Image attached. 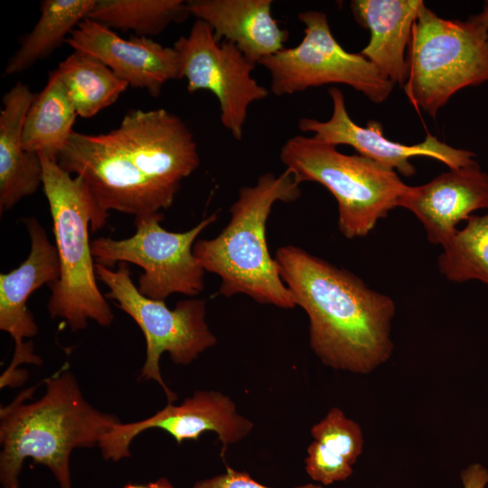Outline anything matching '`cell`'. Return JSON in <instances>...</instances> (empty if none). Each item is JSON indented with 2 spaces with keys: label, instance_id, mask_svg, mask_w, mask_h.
I'll use <instances>...</instances> for the list:
<instances>
[{
  "label": "cell",
  "instance_id": "8",
  "mask_svg": "<svg viewBox=\"0 0 488 488\" xmlns=\"http://www.w3.org/2000/svg\"><path fill=\"white\" fill-rule=\"evenodd\" d=\"M118 265L117 270H112L95 263L97 277L108 287L105 297L114 300L144 333L146 357L139 380L157 382L168 403H173L177 398L163 380L160 357L167 352L174 363L186 365L216 344L217 339L205 319L206 302L203 299L182 300L171 309L164 301L143 296L131 279L128 264Z\"/></svg>",
  "mask_w": 488,
  "mask_h": 488
},
{
  "label": "cell",
  "instance_id": "9",
  "mask_svg": "<svg viewBox=\"0 0 488 488\" xmlns=\"http://www.w3.org/2000/svg\"><path fill=\"white\" fill-rule=\"evenodd\" d=\"M297 17L305 24L302 41L259 62L269 72L274 95L336 83L350 86L376 104L389 98L394 84L361 53L348 52L340 45L325 13L310 10Z\"/></svg>",
  "mask_w": 488,
  "mask_h": 488
},
{
  "label": "cell",
  "instance_id": "15",
  "mask_svg": "<svg viewBox=\"0 0 488 488\" xmlns=\"http://www.w3.org/2000/svg\"><path fill=\"white\" fill-rule=\"evenodd\" d=\"M74 51L101 61L129 86L156 98L165 83L183 78L179 55L149 37L118 36L111 29L86 18L65 40Z\"/></svg>",
  "mask_w": 488,
  "mask_h": 488
},
{
  "label": "cell",
  "instance_id": "21",
  "mask_svg": "<svg viewBox=\"0 0 488 488\" xmlns=\"http://www.w3.org/2000/svg\"><path fill=\"white\" fill-rule=\"evenodd\" d=\"M97 0H43L40 17L33 30L20 42V47L8 61L4 74L13 75L46 58L67 35L89 17Z\"/></svg>",
  "mask_w": 488,
  "mask_h": 488
},
{
  "label": "cell",
  "instance_id": "3",
  "mask_svg": "<svg viewBox=\"0 0 488 488\" xmlns=\"http://www.w3.org/2000/svg\"><path fill=\"white\" fill-rule=\"evenodd\" d=\"M45 392L26 403L35 387L21 392L0 409V483L20 488L26 458L46 466L60 488H72L70 455L75 448L98 446L120 419L93 408L83 397L76 377L61 370L43 380Z\"/></svg>",
  "mask_w": 488,
  "mask_h": 488
},
{
  "label": "cell",
  "instance_id": "30",
  "mask_svg": "<svg viewBox=\"0 0 488 488\" xmlns=\"http://www.w3.org/2000/svg\"><path fill=\"white\" fill-rule=\"evenodd\" d=\"M148 488H174L166 478H160L155 482L147 483Z\"/></svg>",
  "mask_w": 488,
  "mask_h": 488
},
{
  "label": "cell",
  "instance_id": "20",
  "mask_svg": "<svg viewBox=\"0 0 488 488\" xmlns=\"http://www.w3.org/2000/svg\"><path fill=\"white\" fill-rule=\"evenodd\" d=\"M77 116L67 88L52 70L24 118L22 135L24 150L57 161L74 131Z\"/></svg>",
  "mask_w": 488,
  "mask_h": 488
},
{
  "label": "cell",
  "instance_id": "25",
  "mask_svg": "<svg viewBox=\"0 0 488 488\" xmlns=\"http://www.w3.org/2000/svg\"><path fill=\"white\" fill-rule=\"evenodd\" d=\"M314 441L331 453L354 465L363 450V435L358 423L346 417L342 409L333 408L311 428Z\"/></svg>",
  "mask_w": 488,
  "mask_h": 488
},
{
  "label": "cell",
  "instance_id": "1",
  "mask_svg": "<svg viewBox=\"0 0 488 488\" xmlns=\"http://www.w3.org/2000/svg\"><path fill=\"white\" fill-rule=\"evenodd\" d=\"M57 162L82 178L99 209L135 217L172 206L183 179L200 165L193 134L164 109H133L114 130L73 131Z\"/></svg>",
  "mask_w": 488,
  "mask_h": 488
},
{
  "label": "cell",
  "instance_id": "28",
  "mask_svg": "<svg viewBox=\"0 0 488 488\" xmlns=\"http://www.w3.org/2000/svg\"><path fill=\"white\" fill-rule=\"evenodd\" d=\"M463 488H485L488 470L480 464H473L461 472Z\"/></svg>",
  "mask_w": 488,
  "mask_h": 488
},
{
  "label": "cell",
  "instance_id": "7",
  "mask_svg": "<svg viewBox=\"0 0 488 488\" xmlns=\"http://www.w3.org/2000/svg\"><path fill=\"white\" fill-rule=\"evenodd\" d=\"M488 29L438 16L425 5L413 25L407 49L406 97L417 111L433 118L451 97L488 81Z\"/></svg>",
  "mask_w": 488,
  "mask_h": 488
},
{
  "label": "cell",
  "instance_id": "5",
  "mask_svg": "<svg viewBox=\"0 0 488 488\" xmlns=\"http://www.w3.org/2000/svg\"><path fill=\"white\" fill-rule=\"evenodd\" d=\"M39 155L61 267L59 280L51 286L49 314L65 321L72 332L85 329L89 320L109 326L114 314L98 287L89 239V230H99L108 217L99 211L81 177H72L56 160Z\"/></svg>",
  "mask_w": 488,
  "mask_h": 488
},
{
  "label": "cell",
  "instance_id": "2",
  "mask_svg": "<svg viewBox=\"0 0 488 488\" xmlns=\"http://www.w3.org/2000/svg\"><path fill=\"white\" fill-rule=\"evenodd\" d=\"M280 277L309 319L310 346L327 366L369 373L390 357L393 299L352 272L286 245L275 256Z\"/></svg>",
  "mask_w": 488,
  "mask_h": 488
},
{
  "label": "cell",
  "instance_id": "29",
  "mask_svg": "<svg viewBox=\"0 0 488 488\" xmlns=\"http://www.w3.org/2000/svg\"><path fill=\"white\" fill-rule=\"evenodd\" d=\"M474 18L479 23H483L488 29V1L484 3L483 10L478 14L474 15Z\"/></svg>",
  "mask_w": 488,
  "mask_h": 488
},
{
  "label": "cell",
  "instance_id": "16",
  "mask_svg": "<svg viewBox=\"0 0 488 488\" xmlns=\"http://www.w3.org/2000/svg\"><path fill=\"white\" fill-rule=\"evenodd\" d=\"M399 207L417 217L430 243L443 247L460 221L475 211L488 210V174L477 162L449 169L427 183L408 185Z\"/></svg>",
  "mask_w": 488,
  "mask_h": 488
},
{
  "label": "cell",
  "instance_id": "27",
  "mask_svg": "<svg viewBox=\"0 0 488 488\" xmlns=\"http://www.w3.org/2000/svg\"><path fill=\"white\" fill-rule=\"evenodd\" d=\"M193 488H271L255 481L249 474L227 467L224 474L201 480ZM294 488H323L319 483H306Z\"/></svg>",
  "mask_w": 488,
  "mask_h": 488
},
{
  "label": "cell",
  "instance_id": "24",
  "mask_svg": "<svg viewBox=\"0 0 488 488\" xmlns=\"http://www.w3.org/2000/svg\"><path fill=\"white\" fill-rule=\"evenodd\" d=\"M442 248L438 267L448 280L488 285V210L481 216L471 215Z\"/></svg>",
  "mask_w": 488,
  "mask_h": 488
},
{
  "label": "cell",
  "instance_id": "19",
  "mask_svg": "<svg viewBox=\"0 0 488 488\" xmlns=\"http://www.w3.org/2000/svg\"><path fill=\"white\" fill-rule=\"evenodd\" d=\"M37 93L18 81L2 99L0 111V213L12 209L23 197L42 185L40 155L24 150L22 135L24 118Z\"/></svg>",
  "mask_w": 488,
  "mask_h": 488
},
{
  "label": "cell",
  "instance_id": "17",
  "mask_svg": "<svg viewBox=\"0 0 488 488\" xmlns=\"http://www.w3.org/2000/svg\"><path fill=\"white\" fill-rule=\"evenodd\" d=\"M191 15L211 28L218 42L234 43L254 64L284 49L288 32L273 17L271 0H188Z\"/></svg>",
  "mask_w": 488,
  "mask_h": 488
},
{
  "label": "cell",
  "instance_id": "10",
  "mask_svg": "<svg viewBox=\"0 0 488 488\" xmlns=\"http://www.w3.org/2000/svg\"><path fill=\"white\" fill-rule=\"evenodd\" d=\"M217 217L212 213L184 232L163 228L161 212L135 217L134 235L124 239L97 238L91 241V253L96 263L109 268L117 263L142 267L137 288L148 298L164 301L175 293L196 296L204 288L205 270L193 255V245Z\"/></svg>",
  "mask_w": 488,
  "mask_h": 488
},
{
  "label": "cell",
  "instance_id": "22",
  "mask_svg": "<svg viewBox=\"0 0 488 488\" xmlns=\"http://www.w3.org/2000/svg\"><path fill=\"white\" fill-rule=\"evenodd\" d=\"M78 116L91 117L113 105L129 86L94 56L74 51L54 70Z\"/></svg>",
  "mask_w": 488,
  "mask_h": 488
},
{
  "label": "cell",
  "instance_id": "26",
  "mask_svg": "<svg viewBox=\"0 0 488 488\" xmlns=\"http://www.w3.org/2000/svg\"><path fill=\"white\" fill-rule=\"evenodd\" d=\"M305 463L307 474L319 484L345 481L353 473L352 465L314 440L307 447Z\"/></svg>",
  "mask_w": 488,
  "mask_h": 488
},
{
  "label": "cell",
  "instance_id": "14",
  "mask_svg": "<svg viewBox=\"0 0 488 488\" xmlns=\"http://www.w3.org/2000/svg\"><path fill=\"white\" fill-rule=\"evenodd\" d=\"M27 228L31 249L26 259L16 268L0 275V329L8 333L14 341L12 361L0 379V386H16L25 378L18 367L23 363L42 364L34 354L31 338L39 328L27 307L29 296L43 285L55 284L61 276L60 260L56 246L49 240L45 230L33 217L23 219Z\"/></svg>",
  "mask_w": 488,
  "mask_h": 488
},
{
  "label": "cell",
  "instance_id": "6",
  "mask_svg": "<svg viewBox=\"0 0 488 488\" xmlns=\"http://www.w3.org/2000/svg\"><path fill=\"white\" fill-rule=\"evenodd\" d=\"M336 147L313 136L297 135L285 142L279 158L299 184L315 182L333 195L338 228L345 238L365 237L399 207L408 184L397 172Z\"/></svg>",
  "mask_w": 488,
  "mask_h": 488
},
{
  "label": "cell",
  "instance_id": "18",
  "mask_svg": "<svg viewBox=\"0 0 488 488\" xmlns=\"http://www.w3.org/2000/svg\"><path fill=\"white\" fill-rule=\"evenodd\" d=\"M422 0H353L355 21L368 29L371 38L360 52L394 85L407 79V49L413 25L424 5Z\"/></svg>",
  "mask_w": 488,
  "mask_h": 488
},
{
  "label": "cell",
  "instance_id": "12",
  "mask_svg": "<svg viewBox=\"0 0 488 488\" xmlns=\"http://www.w3.org/2000/svg\"><path fill=\"white\" fill-rule=\"evenodd\" d=\"M151 428L165 431L179 445L185 440L196 441L208 431L214 432L222 444L223 456L229 445L250 433L253 424L238 413L229 397L219 391L197 390L181 404L168 403L145 419L115 425L99 443L102 457L113 462L129 457L132 441Z\"/></svg>",
  "mask_w": 488,
  "mask_h": 488
},
{
  "label": "cell",
  "instance_id": "23",
  "mask_svg": "<svg viewBox=\"0 0 488 488\" xmlns=\"http://www.w3.org/2000/svg\"><path fill=\"white\" fill-rule=\"evenodd\" d=\"M190 15L184 0H97L88 18L111 30L150 38Z\"/></svg>",
  "mask_w": 488,
  "mask_h": 488
},
{
  "label": "cell",
  "instance_id": "4",
  "mask_svg": "<svg viewBox=\"0 0 488 488\" xmlns=\"http://www.w3.org/2000/svg\"><path fill=\"white\" fill-rule=\"evenodd\" d=\"M299 185L286 169L279 175H260L254 185L239 189L230 208V221L221 233L195 241L193 255L205 271L220 277L221 295L243 294L283 309L296 306L269 253L266 230L273 205L299 199Z\"/></svg>",
  "mask_w": 488,
  "mask_h": 488
},
{
  "label": "cell",
  "instance_id": "11",
  "mask_svg": "<svg viewBox=\"0 0 488 488\" xmlns=\"http://www.w3.org/2000/svg\"><path fill=\"white\" fill-rule=\"evenodd\" d=\"M187 90H208L218 99L221 122L237 141L243 136L249 106L267 98L269 90L253 77L256 66L228 41L218 42L208 23L195 20L187 36L174 43Z\"/></svg>",
  "mask_w": 488,
  "mask_h": 488
},
{
  "label": "cell",
  "instance_id": "13",
  "mask_svg": "<svg viewBox=\"0 0 488 488\" xmlns=\"http://www.w3.org/2000/svg\"><path fill=\"white\" fill-rule=\"evenodd\" d=\"M333 112L326 121L301 117L298 128L322 142L333 145H347L363 155L405 177L416 174L410 159L417 156L429 157L446 164L449 169L470 165L476 161L475 155L466 149L455 148L427 134L421 143L405 145L385 137L383 127L376 120H369L365 127L357 125L349 116L345 99L337 87L328 89Z\"/></svg>",
  "mask_w": 488,
  "mask_h": 488
},
{
  "label": "cell",
  "instance_id": "31",
  "mask_svg": "<svg viewBox=\"0 0 488 488\" xmlns=\"http://www.w3.org/2000/svg\"><path fill=\"white\" fill-rule=\"evenodd\" d=\"M123 488H148L147 484H136V483H127Z\"/></svg>",
  "mask_w": 488,
  "mask_h": 488
}]
</instances>
